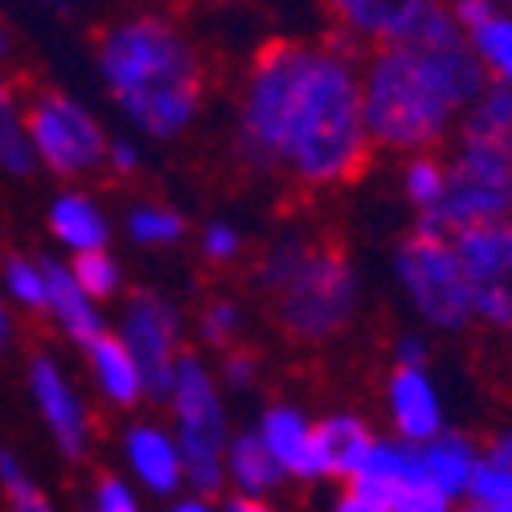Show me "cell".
Returning a JSON list of instances; mask_svg holds the SVG:
<instances>
[{"label":"cell","instance_id":"6da1fadb","mask_svg":"<svg viewBox=\"0 0 512 512\" xmlns=\"http://www.w3.org/2000/svg\"><path fill=\"white\" fill-rule=\"evenodd\" d=\"M234 144L254 173H283L304 189L349 185L373 152L353 41L263 46L242 82Z\"/></svg>","mask_w":512,"mask_h":512},{"label":"cell","instance_id":"7a4b0ae2","mask_svg":"<svg viewBox=\"0 0 512 512\" xmlns=\"http://www.w3.org/2000/svg\"><path fill=\"white\" fill-rule=\"evenodd\" d=\"M488 74L467 33L431 46L369 50L361 62V103L373 148L398 156L435 152L480 99Z\"/></svg>","mask_w":512,"mask_h":512},{"label":"cell","instance_id":"3957f363","mask_svg":"<svg viewBox=\"0 0 512 512\" xmlns=\"http://www.w3.org/2000/svg\"><path fill=\"white\" fill-rule=\"evenodd\" d=\"M95 74L111 107L144 140H177L205 107V66L189 33L160 13L111 21L95 41Z\"/></svg>","mask_w":512,"mask_h":512},{"label":"cell","instance_id":"277c9868","mask_svg":"<svg viewBox=\"0 0 512 512\" xmlns=\"http://www.w3.org/2000/svg\"><path fill=\"white\" fill-rule=\"evenodd\" d=\"M259 283L271 291L279 328L300 345H324L361 312V275L353 259L308 234L275 238L259 263Z\"/></svg>","mask_w":512,"mask_h":512},{"label":"cell","instance_id":"5b68a950","mask_svg":"<svg viewBox=\"0 0 512 512\" xmlns=\"http://www.w3.org/2000/svg\"><path fill=\"white\" fill-rule=\"evenodd\" d=\"M168 431L177 435L185 459V488L193 496H218L226 488V447L234 439L226 394L201 353H181L168 386Z\"/></svg>","mask_w":512,"mask_h":512},{"label":"cell","instance_id":"8992f818","mask_svg":"<svg viewBox=\"0 0 512 512\" xmlns=\"http://www.w3.org/2000/svg\"><path fill=\"white\" fill-rule=\"evenodd\" d=\"M394 279L402 300L431 332H463L472 328V287L455 254L451 234L414 222V230L394 246Z\"/></svg>","mask_w":512,"mask_h":512},{"label":"cell","instance_id":"52a82bcc","mask_svg":"<svg viewBox=\"0 0 512 512\" xmlns=\"http://www.w3.org/2000/svg\"><path fill=\"white\" fill-rule=\"evenodd\" d=\"M25 127L33 140L37 168H46L50 177L82 181V177L99 173V168H107V148H111L107 127L74 95L41 91L25 107Z\"/></svg>","mask_w":512,"mask_h":512},{"label":"cell","instance_id":"ba28073f","mask_svg":"<svg viewBox=\"0 0 512 512\" xmlns=\"http://www.w3.org/2000/svg\"><path fill=\"white\" fill-rule=\"evenodd\" d=\"M115 336L144 369L148 398L164 402L168 386H173V369L185 353V316H181L177 300H168V295H160L152 287H136L132 295L119 300Z\"/></svg>","mask_w":512,"mask_h":512},{"label":"cell","instance_id":"9c48e42d","mask_svg":"<svg viewBox=\"0 0 512 512\" xmlns=\"http://www.w3.org/2000/svg\"><path fill=\"white\" fill-rule=\"evenodd\" d=\"M332 17L349 41H365L373 50L463 37L451 5H435V0H340L332 5Z\"/></svg>","mask_w":512,"mask_h":512},{"label":"cell","instance_id":"30bf717a","mask_svg":"<svg viewBox=\"0 0 512 512\" xmlns=\"http://www.w3.org/2000/svg\"><path fill=\"white\" fill-rule=\"evenodd\" d=\"M451 242L472 287L476 324L512 336V213L496 226L451 234Z\"/></svg>","mask_w":512,"mask_h":512},{"label":"cell","instance_id":"8fae6325","mask_svg":"<svg viewBox=\"0 0 512 512\" xmlns=\"http://www.w3.org/2000/svg\"><path fill=\"white\" fill-rule=\"evenodd\" d=\"M25 386H29V402L46 426L50 443L58 447L62 459L78 463L87 459L91 451V439H95V426H91V410H87V398L74 386L70 369L54 357V353H33L25 361Z\"/></svg>","mask_w":512,"mask_h":512},{"label":"cell","instance_id":"7c38bea8","mask_svg":"<svg viewBox=\"0 0 512 512\" xmlns=\"http://www.w3.org/2000/svg\"><path fill=\"white\" fill-rule=\"evenodd\" d=\"M119 455L127 467V480L140 492L160 496V500H177L185 492V459H181L177 435L164 422L140 418L132 426H123Z\"/></svg>","mask_w":512,"mask_h":512},{"label":"cell","instance_id":"4fadbf2b","mask_svg":"<svg viewBox=\"0 0 512 512\" xmlns=\"http://www.w3.org/2000/svg\"><path fill=\"white\" fill-rule=\"evenodd\" d=\"M250 431L259 435V443L275 459L283 480H304V484L328 480L324 459H320V443H316V418L304 406L271 402V406H263L259 422H254Z\"/></svg>","mask_w":512,"mask_h":512},{"label":"cell","instance_id":"5bb4252c","mask_svg":"<svg viewBox=\"0 0 512 512\" xmlns=\"http://www.w3.org/2000/svg\"><path fill=\"white\" fill-rule=\"evenodd\" d=\"M386 418H390V435L410 447H422L447 431V402L431 369H390Z\"/></svg>","mask_w":512,"mask_h":512},{"label":"cell","instance_id":"9a60e30c","mask_svg":"<svg viewBox=\"0 0 512 512\" xmlns=\"http://www.w3.org/2000/svg\"><path fill=\"white\" fill-rule=\"evenodd\" d=\"M46 316L54 320V328L70 340L74 349H91L99 336H107V308L95 304L87 291L78 287L74 271L66 259H54V254H46Z\"/></svg>","mask_w":512,"mask_h":512},{"label":"cell","instance_id":"2e32d148","mask_svg":"<svg viewBox=\"0 0 512 512\" xmlns=\"http://www.w3.org/2000/svg\"><path fill=\"white\" fill-rule=\"evenodd\" d=\"M46 230H50L54 246L66 250L70 259L95 254V250H111V234H115L107 205L82 189H62L46 205Z\"/></svg>","mask_w":512,"mask_h":512},{"label":"cell","instance_id":"e0dca14e","mask_svg":"<svg viewBox=\"0 0 512 512\" xmlns=\"http://www.w3.org/2000/svg\"><path fill=\"white\" fill-rule=\"evenodd\" d=\"M87 357V381L95 386V394L111 406V410H136L148 402V381L144 369L136 365V357L119 345V336L107 332L99 336L91 349H82Z\"/></svg>","mask_w":512,"mask_h":512},{"label":"cell","instance_id":"ac0fdd59","mask_svg":"<svg viewBox=\"0 0 512 512\" xmlns=\"http://www.w3.org/2000/svg\"><path fill=\"white\" fill-rule=\"evenodd\" d=\"M316 443H320V459L328 480L353 484L361 476V467L377 443V431L353 410H332L324 418H316Z\"/></svg>","mask_w":512,"mask_h":512},{"label":"cell","instance_id":"d6986e66","mask_svg":"<svg viewBox=\"0 0 512 512\" xmlns=\"http://www.w3.org/2000/svg\"><path fill=\"white\" fill-rule=\"evenodd\" d=\"M418 459H422L426 480H431L447 500L463 504L467 492H472L476 467H480V443L447 426L439 439H431V443H422V447H418Z\"/></svg>","mask_w":512,"mask_h":512},{"label":"cell","instance_id":"ffe728a7","mask_svg":"<svg viewBox=\"0 0 512 512\" xmlns=\"http://www.w3.org/2000/svg\"><path fill=\"white\" fill-rule=\"evenodd\" d=\"M426 472H422V459H418V447L394 439V435H377L365 467H361V476L345 488H357V492H369L373 500L386 504L394 492L410 488V484H422ZM431 484V480H426Z\"/></svg>","mask_w":512,"mask_h":512},{"label":"cell","instance_id":"44dd1931","mask_svg":"<svg viewBox=\"0 0 512 512\" xmlns=\"http://www.w3.org/2000/svg\"><path fill=\"white\" fill-rule=\"evenodd\" d=\"M279 484H283V472L259 443V435L234 431L226 447V488H234V496H246V500H267Z\"/></svg>","mask_w":512,"mask_h":512},{"label":"cell","instance_id":"7402d4cb","mask_svg":"<svg viewBox=\"0 0 512 512\" xmlns=\"http://www.w3.org/2000/svg\"><path fill=\"white\" fill-rule=\"evenodd\" d=\"M123 234L132 246H144V250H168L177 246L185 234H189V222L185 213L164 205V201H140L123 213Z\"/></svg>","mask_w":512,"mask_h":512},{"label":"cell","instance_id":"603a6c76","mask_svg":"<svg viewBox=\"0 0 512 512\" xmlns=\"http://www.w3.org/2000/svg\"><path fill=\"white\" fill-rule=\"evenodd\" d=\"M467 46L480 58L488 82H500V87L512 91V9L500 5L484 25L467 33Z\"/></svg>","mask_w":512,"mask_h":512},{"label":"cell","instance_id":"cb8c5ba5","mask_svg":"<svg viewBox=\"0 0 512 512\" xmlns=\"http://www.w3.org/2000/svg\"><path fill=\"white\" fill-rule=\"evenodd\" d=\"M443 193H447V160L426 152V156H410L402 164V197L418 218H431L443 205Z\"/></svg>","mask_w":512,"mask_h":512},{"label":"cell","instance_id":"d4e9b609","mask_svg":"<svg viewBox=\"0 0 512 512\" xmlns=\"http://www.w3.org/2000/svg\"><path fill=\"white\" fill-rule=\"evenodd\" d=\"M0 173L17 177V181L37 173L33 140H29V127H25V107L13 99L0 103Z\"/></svg>","mask_w":512,"mask_h":512},{"label":"cell","instance_id":"484cf974","mask_svg":"<svg viewBox=\"0 0 512 512\" xmlns=\"http://www.w3.org/2000/svg\"><path fill=\"white\" fill-rule=\"evenodd\" d=\"M0 291H5L9 308L46 312V263L29 259V254H13L0 267Z\"/></svg>","mask_w":512,"mask_h":512},{"label":"cell","instance_id":"4316f807","mask_svg":"<svg viewBox=\"0 0 512 512\" xmlns=\"http://www.w3.org/2000/svg\"><path fill=\"white\" fill-rule=\"evenodd\" d=\"M0 492H5V512H58L17 451L0 447Z\"/></svg>","mask_w":512,"mask_h":512},{"label":"cell","instance_id":"83f0119b","mask_svg":"<svg viewBox=\"0 0 512 512\" xmlns=\"http://www.w3.org/2000/svg\"><path fill=\"white\" fill-rule=\"evenodd\" d=\"M78 287L91 295L95 304H111V300H123L127 295V283H123V267L111 250H95V254H78V259H66Z\"/></svg>","mask_w":512,"mask_h":512},{"label":"cell","instance_id":"f1b7e54d","mask_svg":"<svg viewBox=\"0 0 512 512\" xmlns=\"http://www.w3.org/2000/svg\"><path fill=\"white\" fill-rule=\"evenodd\" d=\"M238 336H242V304L230 300V295H218L197 312V340L205 349H218L230 353L238 349Z\"/></svg>","mask_w":512,"mask_h":512},{"label":"cell","instance_id":"f546056e","mask_svg":"<svg viewBox=\"0 0 512 512\" xmlns=\"http://www.w3.org/2000/svg\"><path fill=\"white\" fill-rule=\"evenodd\" d=\"M87 512H144V492L119 476V472H107L91 484V496H87Z\"/></svg>","mask_w":512,"mask_h":512},{"label":"cell","instance_id":"4dcf8cb0","mask_svg":"<svg viewBox=\"0 0 512 512\" xmlns=\"http://www.w3.org/2000/svg\"><path fill=\"white\" fill-rule=\"evenodd\" d=\"M467 500L480 504V508H492V512H512V467H496V463L480 459Z\"/></svg>","mask_w":512,"mask_h":512},{"label":"cell","instance_id":"1f68e13d","mask_svg":"<svg viewBox=\"0 0 512 512\" xmlns=\"http://www.w3.org/2000/svg\"><path fill=\"white\" fill-rule=\"evenodd\" d=\"M213 377H218V386L222 394H250L254 386H259V377H263V361L259 353H250V349H230L218 357V365H213Z\"/></svg>","mask_w":512,"mask_h":512},{"label":"cell","instance_id":"d6a6232c","mask_svg":"<svg viewBox=\"0 0 512 512\" xmlns=\"http://www.w3.org/2000/svg\"><path fill=\"white\" fill-rule=\"evenodd\" d=\"M197 250H201V259H205V263L226 267V263H234L238 254H242V230H238L234 222H226V218H213V222L201 226V234H197Z\"/></svg>","mask_w":512,"mask_h":512},{"label":"cell","instance_id":"836d02e7","mask_svg":"<svg viewBox=\"0 0 512 512\" xmlns=\"http://www.w3.org/2000/svg\"><path fill=\"white\" fill-rule=\"evenodd\" d=\"M386 508L390 512H455L459 504L455 500H447L435 484H410V488H402V492H394L390 500H386Z\"/></svg>","mask_w":512,"mask_h":512},{"label":"cell","instance_id":"e575fe53","mask_svg":"<svg viewBox=\"0 0 512 512\" xmlns=\"http://www.w3.org/2000/svg\"><path fill=\"white\" fill-rule=\"evenodd\" d=\"M144 164V152H140V140L136 136H111V148H107V168L115 177H136Z\"/></svg>","mask_w":512,"mask_h":512},{"label":"cell","instance_id":"d590c367","mask_svg":"<svg viewBox=\"0 0 512 512\" xmlns=\"http://www.w3.org/2000/svg\"><path fill=\"white\" fill-rule=\"evenodd\" d=\"M426 361H431L426 332H402L394 340V369H426Z\"/></svg>","mask_w":512,"mask_h":512},{"label":"cell","instance_id":"8d00e7d4","mask_svg":"<svg viewBox=\"0 0 512 512\" xmlns=\"http://www.w3.org/2000/svg\"><path fill=\"white\" fill-rule=\"evenodd\" d=\"M328 512H390V508L381 504V500H373L369 492H357V488H340Z\"/></svg>","mask_w":512,"mask_h":512},{"label":"cell","instance_id":"74e56055","mask_svg":"<svg viewBox=\"0 0 512 512\" xmlns=\"http://www.w3.org/2000/svg\"><path fill=\"white\" fill-rule=\"evenodd\" d=\"M480 459H488V463H496V467H512V426L496 431V435L480 447Z\"/></svg>","mask_w":512,"mask_h":512},{"label":"cell","instance_id":"f35d334b","mask_svg":"<svg viewBox=\"0 0 512 512\" xmlns=\"http://www.w3.org/2000/svg\"><path fill=\"white\" fill-rule=\"evenodd\" d=\"M164 512H222L218 500H209V496H193V492H181L177 500H168Z\"/></svg>","mask_w":512,"mask_h":512},{"label":"cell","instance_id":"ab89813d","mask_svg":"<svg viewBox=\"0 0 512 512\" xmlns=\"http://www.w3.org/2000/svg\"><path fill=\"white\" fill-rule=\"evenodd\" d=\"M222 512H275L271 500H246V496H226Z\"/></svg>","mask_w":512,"mask_h":512},{"label":"cell","instance_id":"60d3db41","mask_svg":"<svg viewBox=\"0 0 512 512\" xmlns=\"http://www.w3.org/2000/svg\"><path fill=\"white\" fill-rule=\"evenodd\" d=\"M13 345V308L5 300V291H0V353Z\"/></svg>","mask_w":512,"mask_h":512},{"label":"cell","instance_id":"b9f144b4","mask_svg":"<svg viewBox=\"0 0 512 512\" xmlns=\"http://www.w3.org/2000/svg\"><path fill=\"white\" fill-rule=\"evenodd\" d=\"M9 54V29H5V21H0V58Z\"/></svg>","mask_w":512,"mask_h":512},{"label":"cell","instance_id":"7bdbcfd3","mask_svg":"<svg viewBox=\"0 0 512 512\" xmlns=\"http://www.w3.org/2000/svg\"><path fill=\"white\" fill-rule=\"evenodd\" d=\"M455 512H492V508H480V504H472V500H467V504H459Z\"/></svg>","mask_w":512,"mask_h":512},{"label":"cell","instance_id":"ee69618b","mask_svg":"<svg viewBox=\"0 0 512 512\" xmlns=\"http://www.w3.org/2000/svg\"><path fill=\"white\" fill-rule=\"evenodd\" d=\"M9 99V87H5V74H0V103H5Z\"/></svg>","mask_w":512,"mask_h":512}]
</instances>
